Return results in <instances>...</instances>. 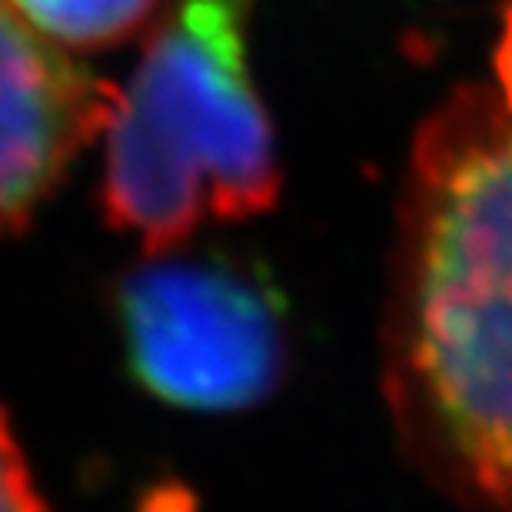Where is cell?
I'll return each mask as SVG.
<instances>
[{
    "instance_id": "2",
    "label": "cell",
    "mask_w": 512,
    "mask_h": 512,
    "mask_svg": "<svg viewBox=\"0 0 512 512\" xmlns=\"http://www.w3.org/2000/svg\"><path fill=\"white\" fill-rule=\"evenodd\" d=\"M253 0H173L107 127L104 217L147 253L280 193L273 127L247 67Z\"/></svg>"
},
{
    "instance_id": "7",
    "label": "cell",
    "mask_w": 512,
    "mask_h": 512,
    "mask_svg": "<svg viewBox=\"0 0 512 512\" xmlns=\"http://www.w3.org/2000/svg\"><path fill=\"white\" fill-rule=\"evenodd\" d=\"M496 74H499V97H503V104L512 114V7L503 20V37H499V50H496Z\"/></svg>"
},
{
    "instance_id": "6",
    "label": "cell",
    "mask_w": 512,
    "mask_h": 512,
    "mask_svg": "<svg viewBox=\"0 0 512 512\" xmlns=\"http://www.w3.org/2000/svg\"><path fill=\"white\" fill-rule=\"evenodd\" d=\"M0 512H47L4 409H0Z\"/></svg>"
},
{
    "instance_id": "1",
    "label": "cell",
    "mask_w": 512,
    "mask_h": 512,
    "mask_svg": "<svg viewBox=\"0 0 512 512\" xmlns=\"http://www.w3.org/2000/svg\"><path fill=\"white\" fill-rule=\"evenodd\" d=\"M386 399L433 483L512 512V114L486 87H459L413 143Z\"/></svg>"
},
{
    "instance_id": "3",
    "label": "cell",
    "mask_w": 512,
    "mask_h": 512,
    "mask_svg": "<svg viewBox=\"0 0 512 512\" xmlns=\"http://www.w3.org/2000/svg\"><path fill=\"white\" fill-rule=\"evenodd\" d=\"M133 376L183 409H243L273 393L286 320L260 273L220 253H150L117 290Z\"/></svg>"
},
{
    "instance_id": "5",
    "label": "cell",
    "mask_w": 512,
    "mask_h": 512,
    "mask_svg": "<svg viewBox=\"0 0 512 512\" xmlns=\"http://www.w3.org/2000/svg\"><path fill=\"white\" fill-rule=\"evenodd\" d=\"M37 34L64 50H100L147 24L157 0H4Z\"/></svg>"
},
{
    "instance_id": "4",
    "label": "cell",
    "mask_w": 512,
    "mask_h": 512,
    "mask_svg": "<svg viewBox=\"0 0 512 512\" xmlns=\"http://www.w3.org/2000/svg\"><path fill=\"white\" fill-rule=\"evenodd\" d=\"M117 107L120 87L74 64L0 0V233L34 220Z\"/></svg>"
}]
</instances>
